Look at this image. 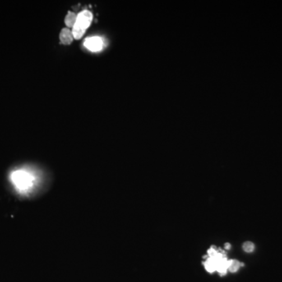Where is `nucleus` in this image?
<instances>
[{"label":"nucleus","instance_id":"4","mask_svg":"<svg viewBox=\"0 0 282 282\" xmlns=\"http://www.w3.org/2000/svg\"><path fill=\"white\" fill-rule=\"evenodd\" d=\"M60 39H61V43L65 45H68L72 43L74 39L72 31L70 30L69 29H62L60 34Z\"/></svg>","mask_w":282,"mask_h":282},{"label":"nucleus","instance_id":"6","mask_svg":"<svg viewBox=\"0 0 282 282\" xmlns=\"http://www.w3.org/2000/svg\"><path fill=\"white\" fill-rule=\"evenodd\" d=\"M244 266V264L238 262V260H229V264H228V270H230V271L232 273L237 272V271L239 270L240 266Z\"/></svg>","mask_w":282,"mask_h":282},{"label":"nucleus","instance_id":"8","mask_svg":"<svg viewBox=\"0 0 282 282\" xmlns=\"http://www.w3.org/2000/svg\"><path fill=\"white\" fill-rule=\"evenodd\" d=\"M224 247H225L226 249L229 250L231 249V247H232V246H231V244L226 243Z\"/></svg>","mask_w":282,"mask_h":282},{"label":"nucleus","instance_id":"1","mask_svg":"<svg viewBox=\"0 0 282 282\" xmlns=\"http://www.w3.org/2000/svg\"><path fill=\"white\" fill-rule=\"evenodd\" d=\"M10 182L17 193L28 195L35 187L36 179L33 173L26 169H17L10 174Z\"/></svg>","mask_w":282,"mask_h":282},{"label":"nucleus","instance_id":"5","mask_svg":"<svg viewBox=\"0 0 282 282\" xmlns=\"http://www.w3.org/2000/svg\"><path fill=\"white\" fill-rule=\"evenodd\" d=\"M76 20H77V15H75V13L68 12L67 16L65 17V25L68 28H73L76 23Z\"/></svg>","mask_w":282,"mask_h":282},{"label":"nucleus","instance_id":"3","mask_svg":"<svg viewBox=\"0 0 282 282\" xmlns=\"http://www.w3.org/2000/svg\"><path fill=\"white\" fill-rule=\"evenodd\" d=\"M84 46L92 52H98L103 47V41L100 37H90L85 39Z\"/></svg>","mask_w":282,"mask_h":282},{"label":"nucleus","instance_id":"7","mask_svg":"<svg viewBox=\"0 0 282 282\" xmlns=\"http://www.w3.org/2000/svg\"><path fill=\"white\" fill-rule=\"evenodd\" d=\"M242 249H243L245 252L250 253V252H252L255 250V245L252 242H246L243 244Z\"/></svg>","mask_w":282,"mask_h":282},{"label":"nucleus","instance_id":"2","mask_svg":"<svg viewBox=\"0 0 282 282\" xmlns=\"http://www.w3.org/2000/svg\"><path fill=\"white\" fill-rule=\"evenodd\" d=\"M93 20V15L89 10H83L77 15L76 23L72 28L74 39H80L83 36L85 31L89 28Z\"/></svg>","mask_w":282,"mask_h":282}]
</instances>
